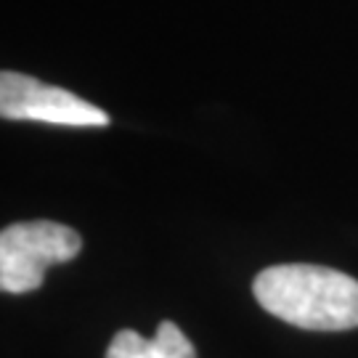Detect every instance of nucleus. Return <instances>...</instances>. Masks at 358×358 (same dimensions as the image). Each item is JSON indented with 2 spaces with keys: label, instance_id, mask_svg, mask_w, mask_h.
<instances>
[{
  "label": "nucleus",
  "instance_id": "7ed1b4c3",
  "mask_svg": "<svg viewBox=\"0 0 358 358\" xmlns=\"http://www.w3.org/2000/svg\"><path fill=\"white\" fill-rule=\"evenodd\" d=\"M0 115L6 120H35L66 128H99L109 122L103 109L72 90L45 85L35 77L8 69L0 75Z\"/></svg>",
  "mask_w": 358,
  "mask_h": 358
},
{
  "label": "nucleus",
  "instance_id": "20e7f679",
  "mask_svg": "<svg viewBox=\"0 0 358 358\" xmlns=\"http://www.w3.org/2000/svg\"><path fill=\"white\" fill-rule=\"evenodd\" d=\"M106 358H196L192 340L173 321H162L152 340L122 329L106 348Z\"/></svg>",
  "mask_w": 358,
  "mask_h": 358
},
{
  "label": "nucleus",
  "instance_id": "f257e3e1",
  "mask_svg": "<svg viewBox=\"0 0 358 358\" xmlns=\"http://www.w3.org/2000/svg\"><path fill=\"white\" fill-rule=\"evenodd\" d=\"M252 292L271 316L300 329L345 332L358 327V282L313 263H284L260 271Z\"/></svg>",
  "mask_w": 358,
  "mask_h": 358
},
{
  "label": "nucleus",
  "instance_id": "f03ea898",
  "mask_svg": "<svg viewBox=\"0 0 358 358\" xmlns=\"http://www.w3.org/2000/svg\"><path fill=\"white\" fill-rule=\"evenodd\" d=\"M80 234L53 220L11 223L0 234V289L24 294L43 284V273L53 263L75 260Z\"/></svg>",
  "mask_w": 358,
  "mask_h": 358
}]
</instances>
